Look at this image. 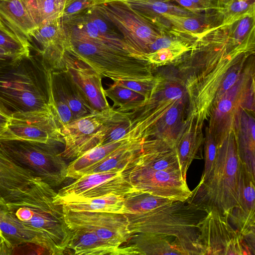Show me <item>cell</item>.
I'll return each mask as SVG.
<instances>
[{
    "instance_id": "6da1fadb",
    "label": "cell",
    "mask_w": 255,
    "mask_h": 255,
    "mask_svg": "<svg viewBox=\"0 0 255 255\" xmlns=\"http://www.w3.org/2000/svg\"><path fill=\"white\" fill-rule=\"evenodd\" d=\"M57 192L38 179L12 200L0 198V228L12 247H32L38 254H66L71 237Z\"/></svg>"
},
{
    "instance_id": "7a4b0ae2",
    "label": "cell",
    "mask_w": 255,
    "mask_h": 255,
    "mask_svg": "<svg viewBox=\"0 0 255 255\" xmlns=\"http://www.w3.org/2000/svg\"><path fill=\"white\" fill-rule=\"evenodd\" d=\"M216 162L209 177L200 181L187 199L206 212L215 209L228 219L238 199L242 161L234 131L217 145Z\"/></svg>"
},
{
    "instance_id": "3957f363",
    "label": "cell",
    "mask_w": 255,
    "mask_h": 255,
    "mask_svg": "<svg viewBox=\"0 0 255 255\" xmlns=\"http://www.w3.org/2000/svg\"><path fill=\"white\" fill-rule=\"evenodd\" d=\"M48 70L39 56L30 55L0 71V99L11 113L52 110Z\"/></svg>"
},
{
    "instance_id": "277c9868",
    "label": "cell",
    "mask_w": 255,
    "mask_h": 255,
    "mask_svg": "<svg viewBox=\"0 0 255 255\" xmlns=\"http://www.w3.org/2000/svg\"><path fill=\"white\" fill-rule=\"evenodd\" d=\"M67 53L114 82L154 77L147 60L137 55L127 44L70 39Z\"/></svg>"
},
{
    "instance_id": "5b68a950",
    "label": "cell",
    "mask_w": 255,
    "mask_h": 255,
    "mask_svg": "<svg viewBox=\"0 0 255 255\" xmlns=\"http://www.w3.org/2000/svg\"><path fill=\"white\" fill-rule=\"evenodd\" d=\"M59 144L54 141L0 140V146L12 159L53 188L67 178L68 165L57 148Z\"/></svg>"
},
{
    "instance_id": "8992f818",
    "label": "cell",
    "mask_w": 255,
    "mask_h": 255,
    "mask_svg": "<svg viewBox=\"0 0 255 255\" xmlns=\"http://www.w3.org/2000/svg\"><path fill=\"white\" fill-rule=\"evenodd\" d=\"M94 7L117 27L128 46L140 56L145 58L150 45L161 35L153 23L125 2L113 1Z\"/></svg>"
},
{
    "instance_id": "52a82bcc",
    "label": "cell",
    "mask_w": 255,
    "mask_h": 255,
    "mask_svg": "<svg viewBox=\"0 0 255 255\" xmlns=\"http://www.w3.org/2000/svg\"><path fill=\"white\" fill-rule=\"evenodd\" d=\"M115 108L75 119L61 127L63 157L76 158L101 145L111 126Z\"/></svg>"
},
{
    "instance_id": "ba28073f",
    "label": "cell",
    "mask_w": 255,
    "mask_h": 255,
    "mask_svg": "<svg viewBox=\"0 0 255 255\" xmlns=\"http://www.w3.org/2000/svg\"><path fill=\"white\" fill-rule=\"evenodd\" d=\"M128 169L94 173L82 176L60 189L57 193L55 201L63 205L110 195L125 197L136 190L130 182Z\"/></svg>"
},
{
    "instance_id": "9c48e42d",
    "label": "cell",
    "mask_w": 255,
    "mask_h": 255,
    "mask_svg": "<svg viewBox=\"0 0 255 255\" xmlns=\"http://www.w3.org/2000/svg\"><path fill=\"white\" fill-rule=\"evenodd\" d=\"M198 228L203 255H254L244 237L215 209L207 211Z\"/></svg>"
},
{
    "instance_id": "30bf717a",
    "label": "cell",
    "mask_w": 255,
    "mask_h": 255,
    "mask_svg": "<svg viewBox=\"0 0 255 255\" xmlns=\"http://www.w3.org/2000/svg\"><path fill=\"white\" fill-rule=\"evenodd\" d=\"M13 139L64 144L60 126L52 110L12 113L0 140Z\"/></svg>"
},
{
    "instance_id": "8fae6325",
    "label": "cell",
    "mask_w": 255,
    "mask_h": 255,
    "mask_svg": "<svg viewBox=\"0 0 255 255\" xmlns=\"http://www.w3.org/2000/svg\"><path fill=\"white\" fill-rule=\"evenodd\" d=\"M68 227L90 232L106 243L117 248L126 244L131 236L125 214L108 212L76 211L63 205Z\"/></svg>"
},
{
    "instance_id": "7c38bea8",
    "label": "cell",
    "mask_w": 255,
    "mask_h": 255,
    "mask_svg": "<svg viewBox=\"0 0 255 255\" xmlns=\"http://www.w3.org/2000/svg\"><path fill=\"white\" fill-rule=\"evenodd\" d=\"M128 171L136 190L181 202L186 201L192 193L180 170H155L132 165Z\"/></svg>"
},
{
    "instance_id": "4fadbf2b",
    "label": "cell",
    "mask_w": 255,
    "mask_h": 255,
    "mask_svg": "<svg viewBox=\"0 0 255 255\" xmlns=\"http://www.w3.org/2000/svg\"><path fill=\"white\" fill-rule=\"evenodd\" d=\"M30 50L34 49L48 70H65V57L70 45V38L61 18L44 23L31 33Z\"/></svg>"
},
{
    "instance_id": "5bb4252c",
    "label": "cell",
    "mask_w": 255,
    "mask_h": 255,
    "mask_svg": "<svg viewBox=\"0 0 255 255\" xmlns=\"http://www.w3.org/2000/svg\"><path fill=\"white\" fill-rule=\"evenodd\" d=\"M255 176L242 162L238 203L229 219L255 253Z\"/></svg>"
},
{
    "instance_id": "9a60e30c",
    "label": "cell",
    "mask_w": 255,
    "mask_h": 255,
    "mask_svg": "<svg viewBox=\"0 0 255 255\" xmlns=\"http://www.w3.org/2000/svg\"><path fill=\"white\" fill-rule=\"evenodd\" d=\"M65 70L86 95L91 105L97 112L111 110L104 93L102 76L83 61L68 53L65 57Z\"/></svg>"
},
{
    "instance_id": "2e32d148",
    "label": "cell",
    "mask_w": 255,
    "mask_h": 255,
    "mask_svg": "<svg viewBox=\"0 0 255 255\" xmlns=\"http://www.w3.org/2000/svg\"><path fill=\"white\" fill-rule=\"evenodd\" d=\"M186 255L174 237L147 232L131 234L128 241L119 248L117 255Z\"/></svg>"
},
{
    "instance_id": "e0dca14e",
    "label": "cell",
    "mask_w": 255,
    "mask_h": 255,
    "mask_svg": "<svg viewBox=\"0 0 255 255\" xmlns=\"http://www.w3.org/2000/svg\"><path fill=\"white\" fill-rule=\"evenodd\" d=\"M143 138L126 136L97 146L72 161L67 166V178L77 179L109 157L144 141Z\"/></svg>"
},
{
    "instance_id": "ac0fdd59",
    "label": "cell",
    "mask_w": 255,
    "mask_h": 255,
    "mask_svg": "<svg viewBox=\"0 0 255 255\" xmlns=\"http://www.w3.org/2000/svg\"><path fill=\"white\" fill-rule=\"evenodd\" d=\"M0 22L28 44L31 33L37 27L23 0H0Z\"/></svg>"
},
{
    "instance_id": "d6986e66",
    "label": "cell",
    "mask_w": 255,
    "mask_h": 255,
    "mask_svg": "<svg viewBox=\"0 0 255 255\" xmlns=\"http://www.w3.org/2000/svg\"><path fill=\"white\" fill-rule=\"evenodd\" d=\"M50 77L52 85L61 94L70 108L73 120L97 112L92 107L67 70H51Z\"/></svg>"
},
{
    "instance_id": "ffe728a7",
    "label": "cell",
    "mask_w": 255,
    "mask_h": 255,
    "mask_svg": "<svg viewBox=\"0 0 255 255\" xmlns=\"http://www.w3.org/2000/svg\"><path fill=\"white\" fill-rule=\"evenodd\" d=\"M132 9L144 18L153 23L160 32H167L168 22L161 15L163 13L183 16H193L196 14L182 7L161 0H122Z\"/></svg>"
},
{
    "instance_id": "44dd1931",
    "label": "cell",
    "mask_w": 255,
    "mask_h": 255,
    "mask_svg": "<svg viewBox=\"0 0 255 255\" xmlns=\"http://www.w3.org/2000/svg\"><path fill=\"white\" fill-rule=\"evenodd\" d=\"M71 237L66 254L77 255H117L119 248L108 244L95 234L79 228H69Z\"/></svg>"
},
{
    "instance_id": "7402d4cb",
    "label": "cell",
    "mask_w": 255,
    "mask_h": 255,
    "mask_svg": "<svg viewBox=\"0 0 255 255\" xmlns=\"http://www.w3.org/2000/svg\"><path fill=\"white\" fill-rule=\"evenodd\" d=\"M186 123L182 127L181 132L175 144L180 170L184 178L186 179L187 170L203 141L199 131H196L197 124L193 127V122Z\"/></svg>"
},
{
    "instance_id": "603a6c76",
    "label": "cell",
    "mask_w": 255,
    "mask_h": 255,
    "mask_svg": "<svg viewBox=\"0 0 255 255\" xmlns=\"http://www.w3.org/2000/svg\"><path fill=\"white\" fill-rule=\"evenodd\" d=\"M243 112L240 130L234 132L239 155L241 161L255 176V143L254 119Z\"/></svg>"
},
{
    "instance_id": "cb8c5ba5",
    "label": "cell",
    "mask_w": 255,
    "mask_h": 255,
    "mask_svg": "<svg viewBox=\"0 0 255 255\" xmlns=\"http://www.w3.org/2000/svg\"><path fill=\"white\" fill-rule=\"evenodd\" d=\"M161 15L169 22L168 33L175 36L184 34L200 39L213 27L198 15L183 16L168 13H163Z\"/></svg>"
},
{
    "instance_id": "d4e9b609",
    "label": "cell",
    "mask_w": 255,
    "mask_h": 255,
    "mask_svg": "<svg viewBox=\"0 0 255 255\" xmlns=\"http://www.w3.org/2000/svg\"><path fill=\"white\" fill-rule=\"evenodd\" d=\"M37 27L61 18L67 0H23Z\"/></svg>"
},
{
    "instance_id": "484cf974",
    "label": "cell",
    "mask_w": 255,
    "mask_h": 255,
    "mask_svg": "<svg viewBox=\"0 0 255 255\" xmlns=\"http://www.w3.org/2000/svg\"><path fill=\"white\" fill-rule=\"evenodd\" d=\"M124 196L115 195L86 199L62 205L76 211L108 212L124 214Z\"/></svg>"
},
{
    "instance_id": "4316f807",
    "label": "cell",
    "mask_w": 255,
    "mask_h": 255,
    "mask_svg": "<svg viewBox=\"0 0 255 255\" xmlns=\"http://www.w3.org/2000/svg\"><path fill=\"white\" fill-rule=\"evenodd\" d=\"M174 201L146 192L135 190L124 197V214L145 213L170 205Z\"/></svg>"
},
{
    "instance_id": "83f0119b",
    "label": "cell",
    "mask_w": 255,
    "mask_h": 255,
    "mask_svg": "<svg viewBox=\"0 0 255 255\" xmlns=\"http://www.w3.org/2000/svg\"><path fill=\"white\" fill-rule=\"evenodd\" d=\"M104 93L114 102L113 107L120 112L133 111L142 105L145 100L142 95L115 82L104 89Z\"/></svg>"
},
{
    "instance_id": "f1b7e54d",
    "label": "cell",
    "mask_w": 255,
    "mask_h": 255,
    "mask_svg": "<svg viewBox=\"0 0 255 255\" xmlns=\"http://www.w3.org/2000/svg\"><path fill=\"white\" fill-rule=\"evenodd\" d=\"M216 10L222 18L220 25L211 29L229 26L248 15L255 14V0H230Z\"/></svg>"
},
{
    "instance_id": "f546056e",
    "label": "cell",
    "mask_w": 255,
    "mask_h": 255,
    "mask_svg": "<svg viewBox=\"0 0 255 255\" xmlns=\"http://www.w3.org/2000/svg\"><path fill=\"white\" fill-rule=\"evenodd\" d=\"M0 47L14 56L22 57L30 55L29 44L9 31L0 22Z\"/></svg>"
},
{
    "instance_id": "4dcf8cb0",
    "label": "cell",
    "mask_w": 255,
    "mask_h": 255,
    "mask_svg": "<svg viewBox=\"0 0 255 255\" xmlns=\"http://www.w3.org/2000/svg\"><path fill=\"white\" fill-rule=\"evenodd\" d=\"M218 147L215 138L208 130L205 139V169L200 181H204L209 177L214 166L217 156Z\"/></svg>"
},
{
    "instance_id": "1f68e13d",
    "label": "cell",
    "mask_w": 255,
    "mask_h": 255,
    "mask_svg": "<svg viewBox=\"0 0 255 255\" xmlns=\"http://www.w3.org/2000/svg\"><path fill=\"white\" fill-rule=\"evenodd\" d=\"M96 0H67L61 20L67 22L86 13L95 6Z\"/></svg>"
},
{
    "instance_id": "d6a6232c",
    "label": "cell",
    "mask_w": 255,
    "mask_h": 255,
    "mask_svg": "<svg viewBox=\"0 0 255 255\" xmlns=\"http://www.w3.org/2000/svg\"><path fill=\"white\" fill-rule=\"evenodd\" d=\"M158 78L138 81H118L115 82L142 95L145 100L151 96Z\"/></svg>"
},
{
    "instance_id": "836d02e7",
    "label": "cell",
    "mask_w": 255,
    "mask_h": 255,
    "mask_svg": "<svg viewBox=\"0 0 255 255\" xmlns=\"http://www.w3.org/2000/svg\"><path fill=\"white\" fill-rule=\"evenodd\" d=\"M86 14L89 18L95 24L99 31L102 35L111 37H122L110 25V22L99 13L94 7L90 8L86 12Z\"/></svg>"
},
{
    "instance_id": "e575fe53",
    "label": "cell",
    "mask_w": 255,
    "mask_h": 255,
    "mask_svg": "<svg viewBox=\"0 0 255 255\" xmlns=\"http://www.w3.org/2000/svg\"><path fill=\"white\" fill-rule=\"evenodd\" d=\"M243 62L244 60L241 64H239V63L238 64L237 63L236 66H232L231 70H228L223 78V81L220 84L215 100L235 85L239 80V74L241 72Z\"/></svg>"
},
{
    "instance_id": "d590c367",
    "label": "cell",
    "mask_w": 255,
    "mask_h": 255,
    "mask_svg": "<svg viewBox=\"0 0 255 255\" xmlns=\"http://www.w3.org/2000/svg\"><path fill=\"white\" fill-rule=\"evenodd\" d=\"M172 1L176 2L180 6L196 15H199L202 12L205 11L204 8L190 0H172Z\"/></svg>"
},
{
    "instance_id": "8d00e7d4",
    "label": "cell",
    "mask_w": 255,
    "mask_h": 255,
    "mask_svg": "<svg viewBox=\"0 0 255 255\" xmlns=\"http://www.w3.org/2000/svg\"><path fill=\"white\" fill-rule=\"evenodd\" d=\"M22 57L14 55L0 54V71L12 65Z\"/></svg>"
},
{
    "instance_id": "74e56055",
    "label": "cell",
    "mask_w": 255,
    "mask_h": 255,
    "mask_svg": "<svg viewBox=\"0 0 255 255\" xmlns=\"http://www.w3.org/2000/svg\"><path fill=\"white\" fill-rule=\"evenodd\" d=\"M202 7L205 11L216 9L218 8L217 0H190Z\"/></svg>"
},
{
    "instance_id": "f35d334b",
    "label": "cell",
    "mask_w": 255,
    "mask_h": 255,
    "mask_svg": "<svg viewBox=\"0 0 255 255\" xmlns=\"http://www.w3.org/2000/svg\"><path fill=\"white\" fill-rule=\"evenodd\" d=\"M11 113L4 106L0 99V123L6 124L9 120Z\"/></svg>"
},
{
    "instance_id": "ab89813d",
    "label": "cell",
    "mask_w": 255,
    "mask_h": 255,
    "mask_svg": "<svg viewBox=\"0 0 255 255\" xmlns=\"http://www.w3.org/2000/svg\"><path fill=\"white\" fill-rule=\"evenodd\" d=\"M121 0H96V3H95V5H98V4H103V3H107V2H111V1H121ZM163 0V1H172V0Z\"/></svg>"
},
{
    "instance_id": "60d3db41",
    "label": "cell",
    "mask_w": 255,
    "mask_h": 255,
    "mask_svg": "<svg viewBox=\"0 0 255 255\" xmlns=\"http://www.w3.org/2000/svg\"><path fill=\"white\" fill-rule=\"evenodd\" d=\"M218 7L221 6L229 1L230 0H217Z\"/></svg>"
},
{
    "instance_id": "b9f144b4",
    "label": "cell",
    "mask_w": 255,
    "mask_h": 255,
    "mask_svg": "<svg viewBox=\"0 0 255 255\" xmlns=\"http://www.w3.org/2000/svg\"><path fill=\"white\" fill-rule=\"evenodd\" d=\"M0 54L13 55H11V54H10L9 53H8L7 51H6L4 49H3L1 47H0Z\"/></svg>"
},
{
    "instance_id": "7bdbcfd3",
    "label": "cell",
    "mask_w": 255,
    "mask_h": 255,
    "mask_svg": "<svg viewBox=\"0 0 255 255\" xmlns=\"http://www.w3.org/2000/svg\"><path fill=\"white\" fill-rule=\"evenodd\" d=\"M0 238H1L2 239L6 240L5 238H4V237L3 236L2 232L0 229Z\"/></svg>"
}]
</instances>
